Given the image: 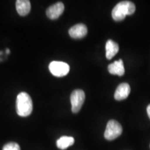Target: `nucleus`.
<instances>
[{
    "label": "nucleus",
    "mask_w": 150,
    "mask_h": 150,
    "mask_svg": "<svg viewBox=\"0 0 150 150\" xmlns=\"http://www.w3.org/2000/svg\"><path fill=\"white\" fill-rule=\"evenodd\" d=\"M136 11V6L129 1H123L119 2L112 11V18L115 21L123 20L127 16L133 15Z\"/></svg>",
    "instance_id": "f257e3e1"
},
{
    "label": "nucleus",
    "mask_w": 150,
    "mask_h": 150,
    "mask_svg": "<svg viewBox=\"0 0 150 150\" xmlns=\"http://www.w3.org/2000/svg\"><path fill=\"white\" fill-rule=\"evenodd\" d=\"M16 110L18 115L21 117L29 116L32 112V99L27 93L22 92L17 97Z\"/></svg>",
    "instance_id": "f03ea898"
},
{
    "label": "nucleus",
    "mask_w": 150,
    "mask_h": 150,
    "mask_svg": "<svg viewBox=\"0 0 150 150\" xmlns=\"http://www.w3.org/2000/svg\"><path fill=\"white\" fill-rule=\"evenodd\" d=\"M122 133V127L118 122L110 120L108 122L106 130L104 132V138L108 140H113L118 138Z\"/></svg>",
    "instance_id": "7ed1b4c3"
},
{
    "label": "nucleus",
    "mask_w": 150,
    "mask_h": 150,
    "mask_svg": "<svg viewBox=\"0 0 150 150\" xmlns=\"http://www.w3.org/2000/svg\"><path fill=\"white\" fill-rule=\"evenodd\" d=\"M49 69L54 76L62 77L68 74L70 71V66L64 62L52 61L49 65Z\"/></svg>",
    "instance_id": "20e7f679"
},
{
    "label": "nucleus",
    "mask_w": 150,
    "mask_h": 150,
    "mask_svg": "<svg viewBox=\"0 0 150 150\" xmlns=\"http://www.w3.org/2000/svg\"><path fill=\"white\" fill-rule=\"evenodd\" d=\"M70 101L72 104V111L74 113H76L83 106L85 101V93L82 90L74 91L71 94Z\"/></svg>",
    "instance_id": "39448f33"
},
{
    "label": "nucleus",
    "mask_w": 150,
    "mask_h": 150,
    "mask_svg": "<svg viewBox=\"0 0 150 150\" xmlns=\"http://www.w3.org/2000/svg\"><path fill=\"white\" fill-rule=\"evenodd\" d=\"M64 9L65 6L63 3H56L55 4L47 8L46 11L47 16L51 20H56L61 16L64 11Z\"/></svg>",
    "instance_id": "423d86ee"
},
{
    "label": "nucleus",
    "mask_w": 150,
    "mask_h": 150,
    "mask_svg": "<svg viewBox=\"0 0 150 150\" xmlns=\"http://www.w3.org/2000/svg\"><path fill=\"white\" fill-rule=\"evenodd\" d=\"M88 33V29L83 24H78L73 26L69 30V34L72 38L80 39L85 37Z\"/></svg>",
    "instance_id": "0eeeda50"
},
{
    "label": "nucleus",
    "mask_w": 150,
    "mask_h": 150,
    "mask_svg": "<svg viewBox=\"0 0 150 150\" xmlns=\"http://www.w3.org/2000/svg\"><path fill=\"white\" fill-rule=\"evenodd\" d=\"M131 92V88L128 83H122L117 86L114 97L116 100L121 101L127 99Z\"/></svg>",
    "instance_id": "6e6552de"
},
{
    "label": "nucleus",
    "mask_w": 150,
    "mask_h": 150,
    "mask_svg": "<svg viewBox=\"0 0 150 150\" xmlns=\"http://www.w3.org/2000/svg\"><path fill=\"white\" fill-rule=\"evenodd\" d=\"M108 70L111 74L118 75L120 76H122L125 72L122 60L120 59L112 63H110L108 67Z\"/></svg>",
    "instance_id": "1a4fd4ad"
},
{
    "label": "nucleus",
    "mask_w": 150,
    "mask_h": 150,
    "mask_svg": "<svg viewBox=\"0 0 150 150\" xmlns=\"http://www.w3.org/2000/svg\"><path fill=\"white\" fill-rule=\"evenodd\" d=\"M16 10L20 16H27L31 11V3L29 0H18L16 1Z\"/></svg>",
    "instance_id": "9d476101"
},
{
    "label": "nucleus",
    "mask_w": 150,
    "mask_h": 150,
    "mask_svg": "<svg viewBox=\"0 0 150 150\" xmlns=\"http://www.w3.org/2000/svg\"><path fill=\"white\" fill-rule=\"evenodd\" d=\"M119 51V45L117 43L112 40H108L106 44V59L110 60L114 57Z\"/></svg>",
    "instance_id": "9b49d317"
},
{
    "label": "nucleus",
    "mask_w": 150,
    "mask_h": 150,
    "mask_svg": "<svg viewBox=\"0 0 150 150\" xmlns=\"http://www.w3.org/2000/svg\"><path fill=\"white\" fill-rule=\"evenodd\" d=\"M74 143V138L71 136H62L56 142L57 147L61 149H65Z\"/></svg>",
    "instance_id": "f8f14e48"
},
{
    "label": "nucleus",
    "mask_w": 150,
    "mask_h": 150,
    "mask_svg": "<svg viewBox=\"0 0 150 150\" xmlns=\"http://www.w3.org/2000/svg\"><path fill=\"white\" fill-rule=\"evenodd\" d=\"M2 150H21L20 149V145L18 143L13 142H8V143L6 144L3 147Z\"/></svg>",
    "instance_id": "ddd939ff"
},
{
    "label": "nucleus",
    "mask_w": 150,
    "mask_h": 150,
    "mask_svg": "<svg viewBox=\"0 0 150 150\" xmlns=\"http://www.w3.org/2000/svg\"><path fill=\"white\" fill-rule=\"evenodd\" d=\"M147 115H148V117H149L150 119V104H149L147 106Z\"/></svg>",
    "instance_id": "4468645a"
},
{
    "label": "nucleus",
    "mask_w": 150,
    "mask_h": 150,
    "mask_svg": "<svg viewBox=\"0 0 150 150\" xmlns=\"http://www.w3.org/2000/svg\"><path fill=\"white\" fill-rule=\"evenodd\" d=\"M9 53H10V50H9L8 49H6V54H8Z\"/></svg>",
    "instance_id": "2eb2a0df"
}]
</instances>
